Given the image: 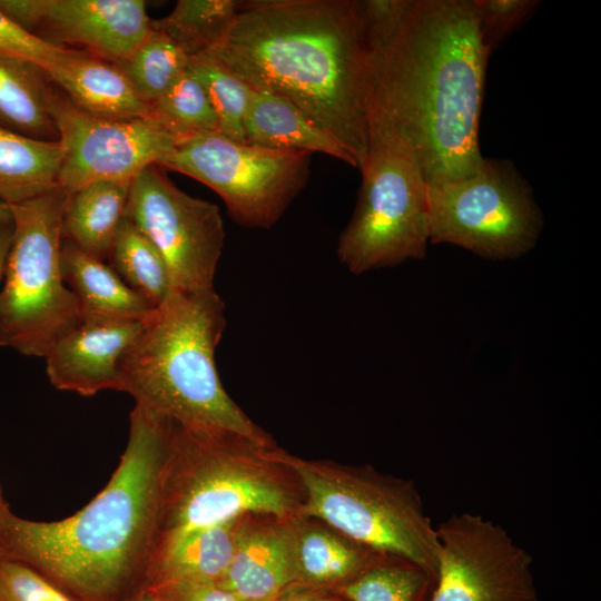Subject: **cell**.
I'll return each mask as SVG.
<instances>
[{
	"label": "cell",
	"mask_w": 601,
	"mask_h": 601,
	"mask_svg": "<svg viewBox=\"0 0 601 601\" xmlns=\"http://www.w3.org/2000/svg\"><path fill=\"white\" fill-rule=\"evenodd\" d=\"M126 217L162 256L173 290L214 288L225 240L217 205L188 195L150 165L130 183Z\"/></svg>",
	"instance_id": "11"
},
{
	"label": "cell",
	"mask_w": 601,
	"mask_h": 601,
	"mask_svg": "<svg viewBox=\"0 0 601 601\" xmlns=\"http://www.w3.org/2000/svg\"><path fill=\"white\" fill-rule=\"evenodd\" d=\"M263 450L235 437L174 424L155 552L188 532L240 520L249 513L278 519L290 515L295 509L292 493Z\"/></svg>",
	"instance_id": "5"
},
{
	"label": "cell",
	"mask_w": 601,
	"mask_h": 601,
	"mask_svg": "<svg viewBox=\"0 0 601 601\" xmlns=\"http://www.w3.org/2000/svg\"><path fill=\"white\" fill-rule=\"evenodd\" d=\"M150 23L141 0H36L32 33L119 63L144 41Z\"/></svg>",
	"instance_id": "14"
},
{
	"label": "cell",
	"mask_w": 601,
	"mask_h": 601,
	"mask_svg": "<svg viewBox=\"0 0 601 601\" xmlns=\"http://www.w3.org/2000/svg\"><path fill=\"white\" fill-rule=\"evenodd\" d=\"M48 107L63 149L58 185L69 195L95 181H131L146 167L158 165L178 141L148 118L92 116L55 85Z\"/></svg>",
	"instance_id": "13"
},
{
	"label": "cell",
	"mask_w": 601,
	"mask_h": 601,
	"mask_svg": "<svg viewBox=\"0 0 601 601\" xmlns=\"http://www.w3.org/2000/svg\"><path fill=\"white\" fill-rule=\"evenodd\" d=\"M240 526L239 520H234L167 542L155 552L144 589L166 591L220 583L231 561Z\"/></svg>",
	"instance_id": "18"
},
{
	"label": "cell",
	"mask_w": 601,
	"mask_h": 601,
	"mask_svg": "<svg viewBox=\"0 0 601 601\" xmlns=\"http://www.w3.org/2000/svg\"><path fill=\"white\" fill-rule=\"evenodd\" d=\"M4 503H6V501L3 499L2 491H1V487H0V506H2Z\"/></svg>",
	"instance_id": "40"
},
{
	"label": "cell",
	"mask_w": 601,
	"mask_h": 601,
	"mask_svg": "<svg viewBox=\"0 0 601 601\" xmlns=\"http://www.w3.org/2000/svg\"><path fill=\"white\" fill-rule=\"evenodd\" d=\"M174 423L135 404L107 485L81 510L33 521L0 506V558L20 562L76 601H124L146 583Z\"/></svg>",
	"instance_id": "2"
},
{
	"label": "cell",
	"mask_w": 601,
	"mask_h": 601,
	"mask_svg": "<svg viewBox=\"0 0 601 601\" xmlns=\"http://www.w3.org/2000/svg\"><path fill=\"white\" fill-rule=\"evenodd\" d=\"M275 600V599H274ZM274 600H269V601H274Z\"/></svg>",
	"instance_id": "41"
},
{
	"label": "cell",
	"mask_w": 601,
	"mask_h": 601,
	"mask_svg": "<svg viewBox=\"0 0 601 601\" xmlns=\"http://www.w3.org/2000/svg\"><path fill=\"white\" fill-rule=\"evenodd\" d=\"M274 601H334V600L318 598V597L298 595V597H289L286 599L276 598Z\"/></svg>",
	"instance_id": "38"
},
{
	"label": "cell",
	"mask_w": 601,
	"mask_h": 601,
	"mask_svg": "<svg viewBox=\"0 0 601 601\" xmlns=\"http://www.w3.org/2000/svg\"><path fill=\"white\" fill-rule=\"evenodd\" d=\"M11 219L10 206L3 201H0V221H9Z\"/></svg>",
	"instance_id": "39"
},
{
	"label": "cell",
	"mask_w": 601,
	"mask_h": 601,
	"mask_svg": "<svg viewBox=\"0 0 601 601\" xmlns=\"http://www.w3.org/2000/svg\"><path fill=\"white\" fill-rule=\"evenodd\" d=\"M108 258L110 266L122 280L155 307L173 290L162 256L126 215Z\"/></svg>",
	"instance_id": "27"
},
{
	"label": "cell",
	"mask_w": 601,
	"mask_h": 601,
	"mask_svg": "<svg viewBox=\"0 0 601 601\" xmlns=\"http://www.w3.org/2000/svg\"><path fill=\"white\" fill-rule=\"evenodd\" d=\"M81 110L107 119H149V105L121 69L87 51L62 48L43 70Z\"/></svg>",
	"instance_id": "16"
},
{
	"label": "cell",
	"mask_w": 601,
	"mask_h": 601,
	"mask_svg": "<svg viewBox=\"0 0 601 601\" xmlns=\"http://www.w3.org/2000/svg\"><path fill=\"white\" fill-rule=\"evenodd\" d=\"M157 592L162 594L167 601H240L220 583L199 584Z\"/></svg>",
	"instance_id": "35"
},
{
	"label": "cell",
	"mask_w": 601,
	"mask_h": 601,
	"mask_svg": "<svg viewBox=\"0 0 601 601\" xmlns=\"http://www.w3.org/2000/svg\"><path fill=\"white\" fill-rule=\"evenodd\" d=\"M414 0H358L359 14L377 55L394 38Z\"/></svg>",
	"instance_id": "33"
},
{
	"label": "cell",
	"mask_w": 601,
	"mask_h": 601,
	"mask_svg": "<svg viewBox=\"0 0 601 601\" xmlns=\"http://www.w3.org/2000/svg\"><path fill=\"white\" fill-rule=\"evenodd\" d=\"M437 563L431 601H540L532 558L480 514H452L435 526Z\"/></svg>",
	"instance_id": "12"
},
{
	"label": "cell",
	"mask_w": 601,
	"mask_h": 601,
	"mask_svg": "<svg viewBox=\"0 0 601 601\" xmlns=\"http://www.w3.org/2000/svg\"><path fill=\"white\" fill-rule=\"evenodd\" d=\"M188 70L207 93L218 120V132L246 142L244 121L254 89L207 55L190 58Z\"/></svg>",
	"instance_id": "30"
},
{
	"label": "cell",
	"mask_w": 601,
	"mask_h": 601,
	"mask_svg": "<svg viewBox=\"0 0 601 601\" xmlns=\"http://www.w3.org/2000/svg\"><path fill=\"white\" fill-rule=\"evenodd\" d=\"M263 454L302 484L303 515L375 552L407 559L436 574L435 526L412 481L366 466L305 460L283 450L264 449Z\"/></svg>",
	"instance_id": "6"
},
{
	"label": "cell",
	"mask_w": 601,
	"mask_h": 601,
	"mask_svg": "<svg viewBox=\"0 0 601 601\" xmlns=\"http://www.w3.org/2000/svg\"><path fill=\"white\" fill-rule=\"evenodd\" d=\"M295 580V528L286 523L242 525L220 584L240 601H269Z\"/></svg>",
	"instance_id": "17"
},
{
	"label": "cell",
	"mask_w": 601,
	"mask_h": 601,
	"mask_svg": "<svg viewBox=\"0 0 601 601\" xmlns=\"http://www.w3.org/2000/svg\"><path fill=\"white\" fill-rule=\"evenodd\" d=\"M124 601H167V599L157 591L144 589Z\"/></svg>",
	"instance_id": "37"
},
{
	"label": "cell",
	"mask_w": 601,
	"mask_h": 601,
	"mask_svg": "<svg viewBox=\"0 0 601 601\" xmlns=\"http://www.w3.org/2000/svg\"><path fill=\"white\" fill-rule=\"evenodd\" d=\"M13 224L9 221H0V282L4 275L6 262L12 242Z\"/></svg>",
	"instance_id": "36"
},
{
	"label": "cell",
	"mask_w": 601,
	"mask_h": 601,
	"mask_svg": "<svg viewBox=\"0 0 601 601\" xmlns=\"http://www.w3.org/2000/svg\"><path fill=\"white\" fill-rule=\"evenodd\" d=\"M131 181L90 183L69 196L62 239L101 259L108 258L126 215Z\"/></svg>",
	"instance_id": "21"
},
{
	"label": "cell",
	"mask_w": 601,
	"mask_h": 601,
	"mask_svg": "<svg viewBox=\"0 0 601 601\" xmlns=\"http://www.w3.org/2000/svg\"><path fill=\"white\" fill-rule=\"evenodd\" d=\"M362 184L336 255L353 274L424 257L430 240L427 183L413 156L376 142L361 164Z\"/></svg>",
	"instance_id": "8"
},
{
	"label": "cell",
	"mask_w": 601,
	"mask_h": 601,
	"mask_svg": "<svg viewBox=\"0 0 601 601\" xmlns=\"http://www.w3.org/2000/svg\"><path fill=\"white\" fill-rule=\"evenodd\" d=\"M427 196L432 244L514 258L535 245L542 228L529 184L508 160L484 158L469 177L427 185Z\"/></svg>",
	"instance_id": "10"
},
{
	"label": "cell",
	"mask_w": 601,
	"mask_h": 601,
	"mask_svg": "<svg viewBox=\"0 0 601 601\" xmlns=\"http://www.w3.org/2000/svg\"><path fill=\"white\" fill-rule=\"evenodd\" d=\"M533 0H474L480 32L489 55L534 10Z\"/></svg>",
	"instance_id": "32"
},
{
	"label": "cell",
	"mask_w": 601,
	"mask_h": 601,
	"mask_svg": "<svg viewBox=\"0 0 601 601\" xmlns=\"http://www.w3.org/2000/svg\"><path fill=\"white\" fill-rule=\"evenodd\" d=\"M144 322L83 321L49 349L46 371L58 390L92 396L104 390L122 392L120 361Z\"/></svg>",
	"instance_id": "15"
},
{
	"label": "cell",
	"mask_w": 601,
	"mask_h": 601,
	"mask_svg": "<svg viewBox=\"0 0 601 601\" xmlns=\"http://www.w3.org/2000/svg\"><path fill=\"white\" fill-rule=\"evenodd\" d=\"M190 58L164 33L150 29L144 41L116 63L138 96L150 105L188 69Z\"/></svg>",
	"instance_id": "28"
},
{
	"label": "cell",
	"mask_w": 601,
	"mask_h": 601,
	"mask_svg": "<svg viewBox=\"0 0 601 601\" xmlns=\"http://www.w3.org/2000/svg\"><path fill=\"white\" fill-rule=\"evenodd\" d=\"M489 56L474 0H414L376 57L370 146L408 151L427 185L475 173L484 159L479 128Z\"/></svg>",
	"instance_id": "1"
},
{
	"label": "cell",
	"mask_w": 601,
	"mask_h": 601,
	"mask_svg": "<svg viewBox=\"0 0 601 601\" xmlns=\"http://www.w3.org/2000/svg\"><path fill=\"white\" fill-rule=\"evenodd\" d=\"M61 274L83 321L144 322L155 306L128 286L104 259L62 239Z\"/></svg>",
	"instance_id": "19"
},
{
	"label": "cell",
	"mask_w": 601,
	"mask_h": 601,
	"mask_svg": "<svg viewBox=\"0 0 601 601\" xmlns=\"http://www.w3.org/2000/svg\"><path fill=\"white\" fill-rule=\"evenodd\" d=\"M61 49L27 31L0 10V55L33 62L45 70Z\"/></svg>",
	"instance_id": "34"
},
{
	"label": "cell",
	"mask_w": 601,
	"mask_h": 601,
	"mask_svg": "<svg viewBox=\"0 0 601 601\" xmlns=\"http://www.w3.org/2000/svg\"><path fill=\"white\" fill-rule=\"evenodd\" d=\"M149 109V119L178 140L218 132V120L207 93L188 69Z\"/></svg>",
	"instance_id": "29"
},
{
	"label": "cell",
	"mask_w": 601,
	"mask_h": 601,
	"mask_svg": "<svg viewBox=\"0 0 601 601\" xmlns=\"http://www.w3.org/2000/svg\"><path fill=\"white\" fill-rule=\"evenodd\" d=\"M225 326V306L214 288L171 290L121 357L122 392L181 428L267 449L266 433L218 376L215 349Z\"/></svg>",
	"instance_id": "4"
},
{
	"label": "cell",
	"mask_w": 601,
	"mask_h": 601,
	"mask_svg": "<svg viewBox=\"0 0 601 601\" xmlns=\"http://www.w3.org/2000/svg\"><path fill=\"white\" fill-rule=\"evenodd\" d=\"M435 575L404 558L383 554L341 587L348 601H431Z\"/></svg>",
	"instance_id": "26"
},
{
	"label": "cell",
	"mask_w": 601,
	"mask_h": 601,
	"mask_svg": "<svg viewBox=\"0 0 601 601\" xmlns=\"http://www.w3.org/2000/svg\"><path fill=\"white\" fill-rule=\"evenodd\" d=\"M311 155L264 148L208 132L179 139L158 165L213 189L237 224L267 229L306 186Z\"/></svg>",
	"instance_id": "9"
},
{
	"label": "cell",
	"mask_w": 601,
	"mask_h": 601,
	"mask_svg": "<svg viewBox=\"0 0 601 601\" xmlns=\"http://www.w3.org/2000/svg\"><path fill=\"white\" fill-rule=\"evenodd\" d=\"M235 0H179L150 27L173 40L189 58L210 50L226 35L239 9Z\"/></svg>",
	"instance_id": "25"
},
{
	"label": "cell",
	"mask_w": 601,
	"mask_h": 601,
	"mask_svg": "<svg viewBox=\"0 0 601 601\" xmlns=\"http://www.w3.org/2000/svg\"><path fill=\"white\" fill-rule=\"evenodd\" d=\"M50 83L36 63L0 55V127L37 139L58 140L48 107Z\"/></svg>",
	"instance_id": "23"
},
{
	"label": "cell",
	"mask_w": 601,
	"mask_h": 601,
	"mask_svg": "<svg viewBox=\"0 0 601 601\" xmlns=\"http://www.w3.org/2000/svg\"><path fill=\"white\" fill-rule=\"evenodd\" d=\"M297 579L312 584H344L356 578L382 553L334 530L295 528Z\"/></svg>",
	"instance_id": "24"
},
{
	"label": "cell",
	"mask_w": 601,
	"mask_h": 601,
	"mask_svg": "<svg viewBox=\"0 0 601 601\" xmlns=\"http://www.w3.org/2000/svg\"><path fill=\"white\" fill-rule=\"evenodd\" d=\"M203 55L253 89L289 100L361 167L370 150L368 101L377 52L358 0L239 2L226 35Z\"/></svg>",
	"instance_id": "3"
},
{
	"label": "cell",
	"mask_w": 601,
	"mask_h": 601,
	"mask_svg": "<svg viewBox=\"0 0 601 601\" xmlns=\"http://www.w3.org/2000/svg\"><path fill=\"white\" fill-rule=\"evenodd\" d=\"M62 158L59 140L37 139L0 127V201L13 205L57 188Z\"/></svg>",
	"instance_id": "22"
},
{
	"label": "cell",
	"mask_w": 601,
	"mask_h": 601,
	"mask_svg": "<svg viewBox=\"0 0 601 601\" xmlns=\"http://www.w3.org/2000/svg\"><path fill=\"white\" fill-rule=\"evenodd\" d=\"M246 142L264 148L321 152L359 167L354 155L294 104L275 93L253 91L244 121Z\"/></svg>",
	"instance_id": "20"
},
{
	"label": "cell",
	"mask_w": 601,
	"mask_h": 601,
	"mask_svg": "<svg viewBox=\"0 0 601 601\" xmlns=\"http://www.w3.org/2000/svg\"><path fill=\"white\" fill-rule=\"evenodd\" d=\"M69 194L57 187L9 205L12 242L0 290V346L46 356L82 323L77 297L60 266L62 218Z\"/></svg>",
	"instance_id": "7"
},
{
	"label": "cell",
	"mask_w": 601,
	"mask_h": 601,
	"mask_svg": "<svg viewBox=\"0 0 601 601\" xmlns=\"http://www.w3.org/2000/svg\"><path fill=\"white\" fill-rule=\"evenodd\" d=\"M0 601H76L33 569L0 558Z\"/></svg>",
	"instance_id": "31"
}]
</instances>
